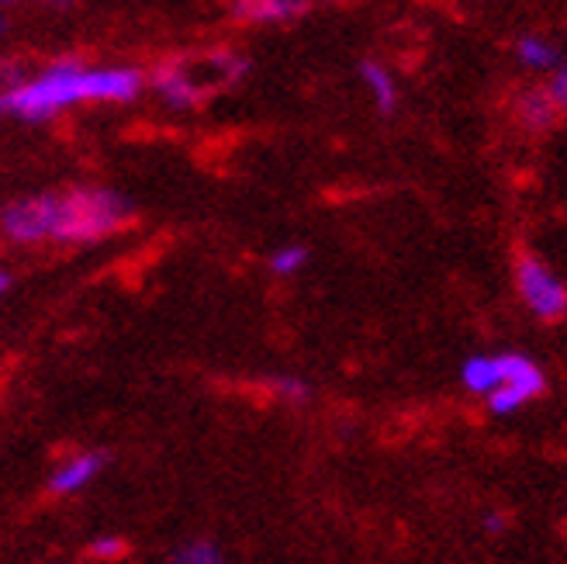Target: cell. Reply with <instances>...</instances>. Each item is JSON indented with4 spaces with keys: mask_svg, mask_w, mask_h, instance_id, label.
Here are the masks:
<instances>
[{
    "mask_svg": "<svg viewBox=\"0 0 567 564\" xmlns=\"http://www.w3.org/2000/svg\"><path fill=\"white\" fill-rule=\"evenodd\" d=\"M277 391L288 394V399H308V384L298 381V378H280L277 381Z\"/></svg>",
    "mask_w": 567,
    "mask_h": 564,
    "instance_id": "obj_15",
    "label": "cell"
},
{
    "mask_svg": "<svg viewBox=\"0 0 567 564\" xmlns=\"http://www.w3.org/2000/svg\"><path fill=\"white\" fill-rule=\"evenodd\" d=\"M132 222V205L104 187L21 197L0 212V229L14 243H97Z\"/></svg>",
    "mask_w": 567,
    "mask_h": 564,
    "instance_id": "obj_1",
    "label": "cell"
},
{
    "mask_svg": "<svg viewBox=\"0 0 567 564\" xmlns=\"http://www.w3.org/2000/svg\"><path fill=\"white\" fill-rule=\"evenodd\" d=\"M104 471V454H76L70 461H63L60 468L52 471V492L60 495H73L80 489H87L94 478Z\"/></svg>",
    "mask_w": 567,
    "mask_h": 564,
    "instance_id": "obj_6",
    "label": "cell"
},
{
    "mask_svg": "<svg viewBox=\"0 0 567 564\" xmlns=\"http://www.w3.org/2000/svg\"><path fill=\"white\" fill-rule=\"evenodd\" d=\"M249 70V63L236 52H212V55H202L197 63H163L156 73H153V88L156 94L177 111H187V107H197L208 91L221 88V83H236L243 80Z\"/></svg>",
    "mask_w": 567,
    "mask_h": 564,
    "instance_id": "obj_3",
    "label": "cell"
},
{
    "mask_svg": "<svg viewBox=\"0 0 567 564\" xmlns=\"http://www.w3.org/2000/svg\"><path fill=\"white\" fill-rule=\"evenodd\" d=\"M461 378H464V388H467V391L485 394V399H488V394L502 384V375H498V357H471V360L464 363Z\"/></svg>",
    "mask_w": 567,
    "mask_h": 564,
    "instance_id": "obj_7",
    "label": "cell"
},
{
    "mask_svg": "<svg viewBox=\"0 0 567 564\" xmlns=\"http://www.w3.org/2000/svg\"><path fill=\"white\" fill-rule=\"evenodd\" d=\"M519 60H523L526 66H533V70H544V66H554L557 49H554L550 42H544V39L526 35V39H519Z\"/></svg>",
    "mask_w": 567,
    "mask_h": 564,
    "instance_id": "obj_11",
    "label": "cell"
},
{
    "mask_svg": "<svg viewBox=\"0 0 567 564\" xmlns=\"http://www.w3.org/2000/svg\"><path fill=\"white\" fill-rule=\"evenodd\" d=\"M360 76H363L367 91L374 94V104L384 111V115H388V111H394V104H399V91H394L391 73L384 66H378V63H363L360 66Z\"/></svg>",
    "mask_w": 567,
    "mask_h": 564,
    "instance_id": "obj_8",
    "label": "cell"
},
{
    "mask_svg": "<svg viewBox=\"0 0 567 564\" xmlns=\"http://www.w3.org/2000/svg\"><path fill=\"white\" fill-rule=\"evenodd\" d=\"M488 530H502V520L498 516H488Z\"/></svg>",
    "mask_w": 567,
    "mask_h": 564,
    "instance_id": "obj_17",
    "label": "cell"
},
{
    "mask_svg": "<svg viewBox=\"0 0 567 564\" xmlns=\"http://www.w3.org/2000/svg\"><path fill=\"white\" fill-rule=\"evenodd\" d=\"M142 91V73L132 66H80L73 60L52 63L39 76H24L18 88L0 91V119L45 122L83 101H132Z\"/></svg>",
    "mask_w": 567,
    "mask_h": 564,
    "instance_id": "obj_2",
    "label": "cell"
},
{
    "mask_svg": "<svg viewBox=\"0 0 567 564\" xmlns=\"http://www.w3.org/2000/svg\"><path fill=\"white\" fill-rule=\"evenodd\" d=\"M229 11L246 24H277L301 18L308 11V0H229Z\"/></svg>",
    "mask_w": 567,
    "mask_h": 564,
    "instance_id": "obj_5",
    "label": "cell"
},
{
    "mask_svg": "<svg viewBox=\"0 0 567 564\" xmlns=\"http://www.w3.org/2000/svg\"><path fill=\"white\" fill-rule=\"evenodd\" d=\"M0 4H4V0H0Z\"/></svg>",
    "mask_w": 567,
    "mask_h": 564,
    "instance_id": "obj_20",
    "label": "cell"
},
{
    "mask_svg": "<svg viewBox=\"0 0 567 564\" xmlns=\"http://www.w3.org/2000/svg\"><path fill=\"white\" fill-rule=\"evenodd\" d=\"M52 4H66V0H52Z\"/></svg>",
    "mask_w": 567,
    "mask_h": 564,
    "instance_id": "obj_19",
    "label": "cell"
},
{
    "mask_svg": "<svg viewBox=\"0 0 567 564\" xmlns=\"http://www.w3.org/2000/svg\"><path fill=\"white\" fill-rule=\"evenodd\" d=\"M516 280H519V295L523 301L533 308L536 316L554 322L567 312V288L564 280L536 257H523L516 267Z\"/></svg>",
    "mask_w": 567,
    "mask_h": 564,
    "instance_id": "obj_4",
    "label": "cell"
},
{
    "mask_svg": "<svg viewBox=\"0 0 567 564\" xmlns=\"http://www.w3.org/2000/svg\"><path fill=\"white\" fill-rule=\"evenodd\" d=\"M0 32H4V14H0Z\"/></svg>",
    "mask_w": 567,
    "mask_h": 564,
    "instance_id": "obj_18",
    "label": "cell"
},
{
    "mask_svg": "<svg viewBox=\"0 0 567 564\" xmlns=\"http://www.w3.org/2000/svg\"><path fill=\"white\" fill-rule=\"evenodd\" d=\"M169 564H229L221 557V551L208 541H190L184 544L174 557H169Z\"/></svg>",
    "mask_w": 567,
    "mask_h": 564,
    "instance_id": "obj_10",
    "label": "cell"
},
{
    "mask_svg": "<svg viewBox=\"0 0 567 564\" xmlns=\"http://www.w3.org/2000/svg\"><path fill=\"white\" fill-rule=\"evenodd\" d=\"M550 98H554L557 111H567V66L557 70V76H554V83H550Z\"/></svg>",
    "mask_w": 567,
    "mask_h": 564,
    "instance_id": "obj_14",
    "label": "cell"
},
{
    "mask_svg": "<svg viewBox=\"0 0 567 564\" xmlns=\"http://www.w3.org/2000/svg\"><path fill=\"white\" fill-rule=\"evenodd\" d=\"M305 264H308V249H305V246H298V243L280 246V249L274 253V257H270V270H274V274H280V277L298 274Z\"/></svg>",
    "mask_w": 567,
    "mask_h": 564,
    "instance_id": "obj_12",
    "label": "cell"
},
{
    "mask_svg": "<svg viewBox=\"0 0 567 564\" xmlns=\"http://www.w3.org/2000/svg\"><path fill=\"white\" fill-rule=\"evenodd\" d=\"M519 119L529 129H547L557 119V104H554L550 91H529V94H523V101H519Z\"/></svg>",
    "mask_w": 567,
    "mask_h": 564,
    "instance_id": "obj_9",
    "label": "cell"
},
{
    "mask_svg": "<svg viewBox=\"0 0 567 564\" xmlns=\"http://www.w3.org/2000/svg\"><path fill=\"white\" fill-rule=\"evenodd\" d=\"M4 291H8V274L0 270V295H4Z\"/></svg>",
    "mask_w": 567,
    "mask_h": 564,
    "instance_id": "obj_16",
    "label": "cell"
},
{
    "mask_svg": "<svg viewBox=\"0 0 567 564\" xmlns=\"http://www.w3.org/2000/svg\"><path fill=\"white\" fill-rule=\"evenodd\" d=\"M125 547H122V541L118 537H97L94 544H91V554L94 557H104V561H111V557H118Z\"/></svg>",
    "mask_w": 567,
    "mask_h": 564,
    "instance_id": "obj_13",
    "label": "cell"
}]
</instances>
